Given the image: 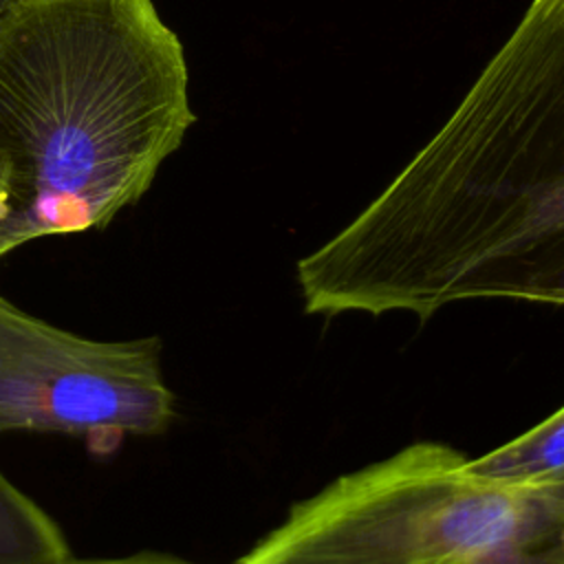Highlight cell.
<instances>
[{"label":"cell","mask_w":564,"mask_h":564,"mask_svg":"<svg viewBox=\"0 0 564 564\" xmlns=\"http://www.w3.org/2000/svg\"><path fill=\"white\" fill-rule=\"evenodd\" d=\"M236 564H564V480H502L414 443L291 507Z\"/></svg>","instance_id":"cell-3"},{"label":"cell","mask_w":564,"mask_h":564,"mask_svg":"<svg viewBox=\"0 0 564 564\" xmlns=\"http://www.w3.org/2000/svg\"><path fill=\"white\" fill-rule=\"evenodd\" d=\"M68 557L53 518L0 471V564H62Z\"/></svg>","instance_id":"cell-5"},{"label":"cell","mask_w":564,"mask_h":564,"mask_svg":"<svg viewBox=\"0 0 564 564\" xmlns=\"http://www.w3.org/2000/svg\"><path fill=\"white\" fill-rule=\"evenodd\" d=\"M62 564H198V562H187V560L161 555V553H134V555H121V557H90V560H75L70 555Z\"/></svg>","instance_id":"cell-7"},{"label":"cell","mask_w":564,"mask_h":564,"mask_svg":"<svg viewBox=\"0 0 564 564\" xmlns=\"http://www.w3.org/2000/svg\"><path fill=\"white\" fill-rule=\"evenodd\" d=\"M474 471L502 480H564V405L513 441L469 458Z\"/></svg>","instance_id":"cell-6"},{"label":"cell","mask_w":564,"mask_h":564,"mask_svg":"<svg viewBox=\"0 0 564 564\" xmlns=\"http://www.w3.org/2000/svg\"><path fill=\"white\" fill-rule=\"evenodd\" d=\"M161 341L88 339L0 295V432H55L112 449L174 421Z\"/></svg>","instance_id":"cell-4"},{"label":"cell","mask_w":564,"mask_h":564,"mask_svg":"<svg viewBox=\"0 0 564 564\" xmlns=\"http://www.w3.org/2000/svg\"><path fill=\"white\" fill-rule=\"evenodd\" d=\"M315 315L564 306V0H531L452 115L297 262Z\"/></svg>","instance_id":"cell-1"},{"label":"cell","mask_w":564,"mask_h":564,"mask_svg":"<svg viewBox=\"0 0 564 564\" xmlns=\"http://www.w3.org/2000/svg\"><path fill=\"white\" fill-rule=\"evenodd\" d=\"M187 64L152 0L0 9V258L108 225L194 123Z\"/></svg>","instance_id":"cell-2"},{"label":"cell","mask_w":564,"mask_h":564,"mask_svg":"<svg viewBox=\"0 0 564 564\" xmlns=\"http://www.w3.org/2000/svg\"><path fill=\"white\" fill-rule=\"evenodd\" d=\"M4 2H7V0H0V9H2V7H4Z\"/></svg>","instance_id":"cell-8"}]
</instances>
